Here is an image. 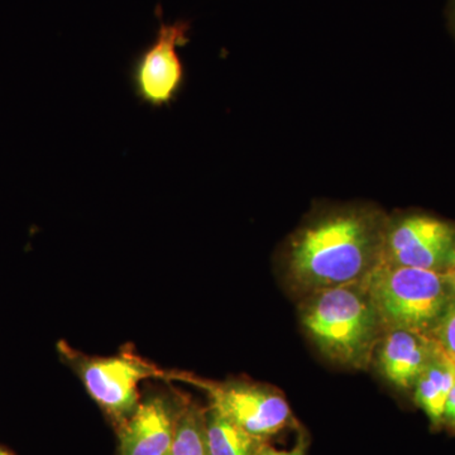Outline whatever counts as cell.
<instances>
[{"label": "cell", "mask_w": 455, "mask_h": 455, "mask_svg": "<svg viewBox=\"0 0 455 455\" xmlns=\"http://www.w3.org/2000/svg\"><path fill=\"white\" fill-rule=\"evenodd\" d=\"M305 449H307V445H305L304 440L298 443V445H296L295 448L283 449V451L268 447V445L260 444L254 455H305Z\"/></svg>", "instance_id": "obj_14"}, {"label": "cell", "mask_w": 455, "mask_h": 455, "mask_svg": "<svg viewBox=\"0 0 455 455\" xmlns=\"http://www.w3.org/2000/svg\"><path fill=\"white\" fill-rule=\"evenodd\" d=\"M447 18L449 28L455 38V0H448Z\"/></svg>", "instance_id": "obj_17"}, {"label": "cell", "mask_w": 455, "mask_h": 455, "mask_svg": "<svg viewBox=\"0 0 455 455\" xmlns=\"http://www.w3.org/2000/svg\"><path fill=\"white\" fill-rule=\"evenodd\" d=\"M199 386L211 397V409L254 438L263 440L292 423L291 410L280 392L244 382H212L191 374H167Z\"/></svg>", "instance_id": "obj_5"}, {"label": "cell", "mask_w": 455, "mask_h": 455, "mask_svg": "<svg viewBox=\"0 0 455 455\" xmlns=\"http://www.w3.org/2000/svg\"><path fill=\"white\" fill-rule=\"evenodd\" d=\"M176 418L164 397L139 403L123 429L121 455H169Z\"/></svg>", "instance_id": "obj_9"}, {"label": "cell", "mask_w": 455, "mask_h": 455, "mask_svg": "<svg viewBox=\"0 0 455 455\" xmlns=\"http://www.w3.org/2000/svg\"><path fill=\"white\" fill-rule=\"evenodd\" d=\"M302 325L333 361L364 366L383 324L363 283L314 291L302 307Z\"/></svg>", "instance_id": "obj_2"}, {"label": "cell", "mask_w": 455, "mask_h": 455, "mask_svg": "<svg viewBox=\"0 0 455 455\" xmlns=\"http://www.w3.org/2000/svg\"><path fill=\"white\" fill-rule=\"evenodd\" d=\"M169 455H211L206 440L205 415L188 406L176 418Z\"/></svg>", "instance_id": "obj_12"}, {"label": "cell", "mask_w": 455, "mask_h": 455, "mask_svg": "<svg viewBox=\"0 0 455 455\" xmlns=\"http://www.w3.org/2000/svg\"><path fill=\"white\" fill-rule=\"evenodd\" d=\"M444 421L455 429V381L449 394L447 405H445Z\"/></svg>", "instance_id": "obj_15"}, {"label": "cell", "mask_w": 455, "mask_h": 455, "mask_svg": "<svg viewBox=\"0 0 455 455\" xmlns=\"http://www.w3.org/2000/svg\"><path fill=\"white\" fill-rule=\"evenodd\" d=\"M157 17L154 41L134 57L130 80L140 103L164 109L178 100L187 84V68L179 49L188 42L190 23L184 20L166 23L160 9Z\"/></svg>", "instance_id": "obj_4"}, {"label": "cell", "mask_w": 455, "mask_h": 455, "mask_svg": "<svg viewBox=\"0 0 455 455\" xmlns=\"http://www.w3.org/2000/svg\"><path fill=\"white\" fill-rule=\"evenodd\" d=\"M206 440L211 455H254L262 440L254 438L214 410L205 415Z\"/></svg>", "instance_id": "obj_11"}, {"label": "cell", "mask_w": 455, "mask_h": 455, "mask_svg": "<svg viewBox=\"0 0 455 455\" xmlns=\"http://www.w3.org/2000/svg\"><path fill=\"white\" fill-rule=\"evenodd\" d=\"M445 276L448 278V283L451 284V291L455 296V253L451 257V262H449L447 269L444 271Z\"/></svg>", "instance_id": "obj_16"}, {"label": "cell", "mask_w": 455, "mask_h": 455, "mask_svg": "<svg viewBox=\"0 0 455 455\" xmlns=\"http://www.w3.org/2000/svg\"><path fill=\"white\" fill-rule=\"evenodd\" d=\"M0 455H11V454H9L8 451H2V449H0Z\"/></svg>", "instance_id": "obj_18"}, {"label": "cell", "mask_w": 455, "mask_h": 455, "mask_svg": "<svg viewBox=\"0 0 455 455\" xmlns=\"http://www.w3.org/2000/svg\"><path fill=\"white\" fill-rule=\"evenodd\" d=\"M383 235L373 212H331L292 239L290 272L296 283L313 291L361 283L381 260Z\"/></svg>", "instance_id": "obj_1"}, {"label": "cell", "mask_w": 455, "mask_h": 455, "mask_svg": "<svg viewBox=\"0 0 455 455\" xmlns=\"http://www.w3.org/2000/svg\"><path fill=\"white\" fill-rule=\"evenodd\" d=\"M433 334L434 338L442 344L443 348L455 355V296L440 317Z\"/></svg>", "instance_id": "obj_13"}, {"label": "cell", "mask_w": 455, "mask_h": 455, "mask_svg": "<svg viewBox=\"0 0 455 455\" xmlns=\"http://www.w3.org/2000/svg\"><path fill=\"white\" fill-rule=\"evenodd\" d=\"M455 253V224L423 212L392 221L385 229L381 260L444 272Z\"/></svg>", "instance_id": "obj_6"}, {"label": "cell", "mask_w": 455, "mask_h": 455, "mask_svg": "<svg viewBox=\"0 0 455 455\" xmlns=\"http://www.w3.org/2000/svg\"><path fill=\"white\" fill-rule=\"evenodd\" d=\"M455 381V355L439 343L435 355L415 383V401L434 427L444 423L445 405Z\"/></svg>", "instance_id": "obj_10"}, {"label": "cell", "mask_w": 455, "mask_h": 455, "mask_svg": "<svg viewBox=\"0 0 455 455\" xmlns=\"http://www.w3.org/2000/svg\"><path fill=\"white\" fill-rule=\"evenodd\" d=\"M438 346L439 341L434 335L390 329L379 349V364L383 376L398 388L412 387Z\"/></svg>", "instance_id": "obj_8"}, {"label": "cell", "mask_w": 455, "mask_h": 455, "mask_svg": "<svg viewBox=\"0 0 455 455\" xmlns=\"http://www.w3.org/2000/svg\"><path fill=\"white\" fill-rule=\"evenodd\" d=\"M383 328L433 334L454 298L444 272L405 267L379 260L362 280Z\"/></svg>", "instance_id": "obj_3"}, {"label": "cell", "mask_w": 455, "mask_h": 455, "mask_svg": "<svg viewBox=\"0 0 455 455\" xmlns=\"http://www.w3.org/2000/svg\"><path fill=\"white\" fill-rule=\"evenodd\" d=\"M77 367L90 396L119 419L128 418L139 406L140 382L152 377H164L163 371L132 352L82 359Z\"/></svg>", "instance_id": "obj_7"}]
</instances>
